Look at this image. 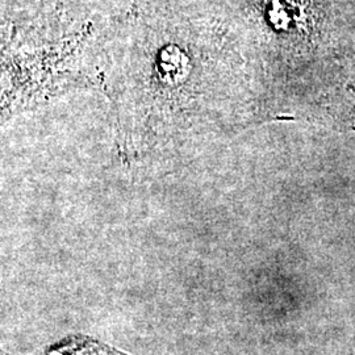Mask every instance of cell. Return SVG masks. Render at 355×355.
<instances>
[{
  "label": "cell",
  "mask_w": 355,
  "mask_h": 355,
  "mask_svg": "<svg viewBox=\"0 0 355 355\" xmlns=\"http://www.w3.org/2000/svg\"><path fill=\"white\" fill-rule=\"evenodd\" d=\"M41 355H130L92 337L76 334L46 347Z\"/></svg>",
  "instance_id": "6da1fadb"
}]
</instances>
